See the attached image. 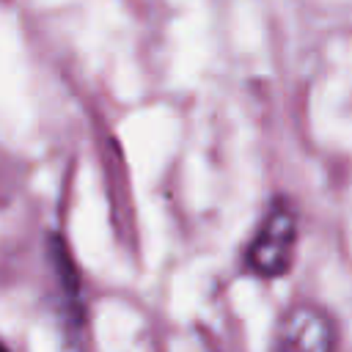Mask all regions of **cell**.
<instances>
[{"label": "cell", "instance_id": "6da1fadb", "mask_svg": "<svg viewBox=\"0 0 352 352\" xmlns=\"http://www.w3.org/2000/svg\"><path fill=\"white\" fill-rule=\"evenodd\" d=\"M297 245V217L286 201H275L253 242L245 250V267L258 278H280L292 267Z\"/></svg>", "mask_w": 352, "mask_h": 352}, {"label": "cell", "instance_id": "7a4b0ae2", "mask_svg": "<svg viewBox=\"0 0 352 352\" xmlns=\"http://www.w3.org/2000/svg\"><path fill=\"white\" fill-rule=\"evenodd\" d=\"M275 344L286 349H330L336 346V327L324 311L300 305L286 314Z\"/></svg>", "mask_w": 352, "mask_h": 352}]
</instances>
